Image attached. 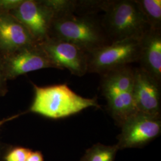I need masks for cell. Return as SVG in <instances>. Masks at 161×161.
Here are the masks:
<instances>
[{
	"label": "cell",
	"mask_w": 161,
	"mask_h": 161,
	"mask_svg": "<svg viewBox=\"0 0 161 161\" xmlns=\"http://www.w3.org/2000/svg\"><path fill=\"white\" fill-rule=\"evenodd\" d=\"M48 38L69 42L87 53L111 43L102 20L96 15L68 14L54 16Z\"/></svg>",
	"instance_id": "obj_1"
},
{
	"label": "cell",
	"mask_w": 161,
	"mask_h": 161,
	"mask_svg": "<svg viewBox=\"0 0 161 161\" xmlns=\"http://www.w3.org/2000/svg\"><path fill=\"white\" fill-rule=\"evenodd\" d=\"M32 86L34 97L28 112L47 118L62 119L88 108L100 107L97 98L83 97L66 84L40 86L32 83Z\"/></svg>",
	"instance_id": "obj_2"
},
{
	"label": "cell",
	"mask_w": 161,
	"mask_h": 161,
	"mask_svg": "<svg viewBox=\"0 0 161 161\" xmlns=\"http://www.w3.org/2000/svg\"><path fill=\"white\" fill-rule=\"evenodd\" d=\"M103 12L102 23L110 42L140 40L150 29L136 0H108Z\"/></svg>",
	"instance_id": "obj_3"
},
{
	"label": "cell",
	"mask_w": 161,
	"mask_h": 161,
	"mask_svg": "<svg viewBox=\"0 0 161 161\" xmlns=\"http://www.w3.org/2000/svg\"><path fill=\"white\" fill-rule=\"evenodd\" d=\"M140 40L129 38L111 42L88 53V72L102 75L112 70L138 62Z\"/></svg>",
	"instance_id": "obj_4"
},
{
	"label": "cell",
	"mask_w": 161,
	"mask_h": 161,
	"mask_svg": "<svg viewBox=\"0 0 161 161\" xmlns=\"http://www.w3.org/2000/svg\"><path fill=\"white\" fill-rule=\"evenodd\" d=\"M0 56L7 80H14L35 70L54 68L39 43L4 54H0Z\"/></svg>",
	"instance_id": "obj_5"
},
{
	"label": "cell",
	"mask_w": 161,
	"mask_h": 161,
	"mask_svg": "<svg viewBox=\"0 0 161 161\" xmlns=\"http://www.w3.org/2000/svg\"><path fill=\"white\" fill-rule=\"evenodd\" d=\"M39 44L55 69H68L77 76L88 72V53L75 44L50 38Z\"/></svg>",
	"instance_id": "obj_6"
},
{
	"label": "cell",
	"mask_w": 161,
	"mask_h": 161,
	"mask_svg": "<svg viewBox=\"0 0 161 161\" xmlns=\"http://www.w3.org/2000/svg\"><path fill=\"white\" fill-rule=\"evenodd\" d=\"M118 136L119 149L140 147L161 134V117L138 112L123 123Z\"/></svg>",
	"instance_id": "obj_7"
},
{
	"label": "cell",
	"mask_w": 161,
	"mask_h": 161,
	"mask_svg": "<svg viewBox=\"0 0 161 161\" xmlns=\"http://www.w3.org/2000/svg\"><path fill=\"white\" fill-rule=\"evenodd\" d=\"M10 14L28 30L37 43L48 38L54 14L43 0H22Z\"/></svg>",
	"instance_id": "obj_8"
},
{
	"label": "cell",
	"mask_w": 161,
	"mask_h": 161,
	"mask_svg": "<svg viewBox=\"0 0 161 161\" xmlns=\"http://www.w3.org/2000/svg\"><path fill=\"white\" fill-rule=\"evenodd\" d=\"M134 69L132 93L139 112L161 117V85L140 68Z\"/></svg>",
	"instance_id": "obj_9"
},
{
	"label": "cell",
	"mask_w": 161,
	"mask_h": 161,
	"mask_svg": "<svg viewBox=\"0 0 161 161\" xmlns=\"http://www.w3.org/2000/svg\"><path fill=\"white\" fill-rule=\"evenodd\" d=\"M37 44L22 23L10 13L0 14V54Z\"/></svg>",
	"instance_id": "obj_10"
},
{
	"label": "cell",
	"mask_w": 161,
	"mask_h": 161,
	"mask_svg": "<svg viewBox=\"0 0 161 161\" xmlns=\"http://www.w3.org/2000/svg\"><path fill=\"white\" fill-rule=\"evenodd\" d=\"M140 41L139 68L161 83V29H150Z\"/></svg>",
	"instance_id": "obj_11"
},
{
	"label": "cell",
	"mask_w": 161,
	"mask_h": 161,
	"mask_svg": "<svg viewBox=\"0 0 161 161\" xmlns=\"http://www.w3.org/2000/svg\"><path fill=\"white\" fill-rule=\"evenodd\" d=\"M102 76L101 90L105 98L121 92H132L134 69L130 65L112 70Z\"/></svg>",
	"instance_id": "obj_12"
},
{
	"label": "cell",
	"mask_w": 161,
	"mask_h": 161,
	"mask_svg": "<svg viewBox=\"0 0 161 161\" xmlns=\"http://www.w3.org/2000/svg\"><path fill=\"white\" fill-rule=\"evenodd\" d=\"M106 99L110 114L120 127L138 112L132 92H121L108 97Z\"/></svg>",
	"instance_id": "obj_13"
},
{
	"label": "cell",
	"mask_w": 161,
	"mask_h": 161,
	"mask_svg": "<svg viewBox=\"0 0 161 161\" xmlns=\"http://www.w3.org/2000/svg\"><path fill=\"white\" fill-rule=\"evenodd\" d=\"M150 28L161 29V0H136Z\"/></svg>",
	"instance_id": "obj_14"
},
{
	"label": "cell",
	"mask_w": 161,
	"mask_h": 161,
	"mask_svg": "<svg viewBox=\"0 0 161 161\" xmlns=\"http://www.w3.org/2000/svg\"><path fill=\"white\" fill-rule=\"evenodd\" d=\"M118 150L117 145L106 146L97 143L86 150L80 161H115Z\"/></svg>",
	"instance_id": "obj_15"
},
{
	"label": "cell",
	"mask_w": 161,
	"mask_h": 161,
	"mask_svg": "<svg viewBox=\"0 0 161 161\" xmlns=\"http://www.w3.org/2000/svg\"><path fill=\"white\" fill-rule=\"evenodd\" d=\"M32 150L21 146H13L8 150L5 161H26Z\"/></svg>",
	"instance_id": "obj_16"
},
{
	"label": "cell",
	"mask_w": 161,
	"mask_h": 161,
	"mask_svg": "<svg viewBox=\"0 0 161 161\" xmlns=\"http://www.w3.org/2000/svg\"><path fill=\"white\" fill-rule=\"evenodd\" d=\"M22 0H0V14H7L15 10Z\"/></svg>",
	"instance_id": "obj_17"
},
{
	"label": "cell",
	"mask_w": 161,
	"mask_h": 161,
	"mask_svg": "<svg viewBox=\"0 0 161 161\" xmlns=\"http://www.w3.org/2000/svg\"><path fill=\"white\" fill-rule=\"evenodd\" d=\"M7 80L0 56V97L5 96L8 92Z\"/></svg>",
	"instance_id": "obj_18"
},
{
	"label": "cell",
	"mask_w": 161,
	"mask_h": 161,
	"mask_svg": "<svg viewBox=\"0 0 161 161\" xmlns=\"http://www.w3.org/2000/svg\"><path fill=\"white\" fill-rule=\"evenodd\" d=\"M20 115H16L14 116L10 117V118H6L3 120L0 121V126L2 125L3 124H4L6 122L12 120L14 118L18 117ZM11 147H12V145L6 144V143H3L2 142L0 141V161H5V156H6L7 152H8V150Z\"/></svg>",
	"instance_id": "obj_19"
},
{
	"label": "cell",
	"mask_w": 161,
	"mask_h": 161,
	"mask_svg": "<svg viewBox=\"0 0 161 161\" xmlns=\"http://www.w3.org/2000/svg\"><path fill=\"white\" fill-rule=\"evenodd\" d=\"M26 161H44V157L40 151H32Z\"/></svg>",
	"instance_id": "obj_20"
}]
</instances>
